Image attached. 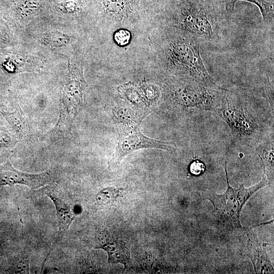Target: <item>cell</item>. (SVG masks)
Masks as SVG:
<instances>
[{
    "label": "cell",
    "instance_id": "1",
    "mask_svg": "<svg viewBox=\"0 0 274 274\" xmlns=\"http://www.w3.org/2000/svg\"><path fill=\"white\" fill-rule=\"evenodd\" d=\"M165 33L157 49L162 67L177 78H192L218 86L208 72L201 56L198 40L175 28Z\"/></svg>",
    "mask_w": 274,
    "mask_h": 274
},
{
    "label": "cell",
    "instance_id": "2",
    "mask_svg": "<svg viewBox=\"0 0 274 274\" xmlns=\"http://www.w3.org/2000/svg\"><path fill=\"white\" fill-rule=\"evenodd\" d=\"M216 0H168L163 13L171 27L197 39L211 41L219 29L220 8Z\"/></svg>",
    "mask_w": 274,
    "mask_h": 274
},
{
    "label": "cell",
    "instance_id": "3",
    "mask_svg": "<svg viewBox=\"0 0 274 274\" xmlns=\"http://www.w3.org/2000/svg\"><path fill=\"white\" fill-rule=\"evenodd\" d=\"M253 105L228 89L215 111L228 125L235 140L244 144L258 141L265 131V119Z\"/></svg>",
    "mask_w": 274,
    "mask_h": 274
},
{
    "label": "cell",
    "instance_id": "4",
    "mask_svg": "<svg viewBox=\"0 0 274 274\" xmlns=\"http://www.w3.org/2000/svg\"><path fill=\"white\" fill-rule=\"evenodd\" d=\"M226 90L219 86L206 84L189 78L173 79L165 93L176 107L189 113L215 112Z\"/></svg>",
    "mask_w": 274,
    "mask_h": 274
},
{
    "label": "cell",
    "instance_id": "5",
    "mask_svg": "<svg viewBox=\"0 0 274 274\" xmlns=\"http://www.w3.org/2000/svg\"><path fill=\"white\" fill-rule=\"evenodd\" d=\"M224 169L227 181V189L222 194L208 193L204 198L209 200L214 206V215L223 225L231 229L245 230L240 221L242 209L252 195L258 190L269 184V179L263 172L262 180L258 184L246 188L242 184L238 188H233L229 184L227 163Z\"/></svg>",
    "mask_w": 274,
    "mask_h": 274
},
{
    "label": "cell",
    "instance_id": "6",
    "mask_svg": "<svg viewBox=\"0 0 274 274\" xmlns=\"http://www.w3.org/2000/svg\"><path fill=\"white\" fill-rule=\"evenodd\" d=\"M87 86L83 69L77 66L70 67L63 90L59 118L55 127L56 130L63 132L69 129L83 104Z\"/></svg>",
    "mask_w": 274,
    "mask_h": 274
},
{
    "label": "cell",
    "instance_id": "7",
    "mask_svg": "<svg viewBox=\"0 0 274 274\" xmlns=\"http://www.w3.org/2000/svg\"><path fill=\"white\" fill-rule=\"evenodd\" d=\"M138 125L129 130L119 132V138L114 158L120 160L126 155L135 151L143 149H160L175 150L176 144L151 139L144 135L140 131Z\"/></svg>",
    "mask_w": 274,
    "mask_h": 274
},
{
    "label": "cell",
    "instance_id": "8",
    "mask_svg": "<svg viewBox=\"0 0 274 274\" xmlns=\"http://www.w3.org/2000/svg\"><path fill=\"white\" fill-rule=\"evenodd\" d=\"M151 0H98L100 12L109 21L122 23L139 17Z\"/></svg>",
    "mask_w": 274,
    "mask_h": 274
},
{
    "label": "cell",
    "instance_id": "9",
    "mask_svg": "<svg viewBox=\"0 0 274 274\" xmlns=\"http://www.w3.org/2000/svg\"><path fill=\"white\" fill-rule=\"evenodd\" d=\"M54 177V170L51 168L40 174H30L16 169L9 160L0 164V187L21 184L35 189L50 183Z\"/></svg>",
    "mask_w": 274,
    "mask_h": 274
},
{
    "label": "cell",
    "instance_id": "10",
    "mask_svg": "<svg viewBox=\"0 0 274 274\" xmlns=\"http://www.w3.org/2000/svg\"><path fill=\"white\" fill-rule=\"evenodd\" d=\"M48 196L54 204L60 232L67 230L75 219L73 207L61 190L54 186H47L40 190Z\"/></svg>",
    "mask_w": 274,
    "mask_h": 274
},
{
    "label": "cell",
    "instance_id": "11",
    "mask_svg": "<svg viewBox=\"0 0 274 274\" xmlns=\"http://www.w3.org/2000/svg\"><path fill=\"white\" fill-rule=\"evenodd\" d=\"M248 237V255L250 257L257 273L271 272L273 267L270 262L266 252L259 244L255 234L249 231L247 233Z\"/></svg>",
    "mask_w": 274,
    "mask_h": 274
},
{
    "label": "cell",
    "instance_id": "12",
    "mask_svg": "<svg viewBox=\"0 0 274 274\" xmlns=\"http://www.w3.org/2000/svg\"><path fill=\"white\" fill-rule=\"evenodd\" d=\"M108 112L115 122L118 131H125L140 125L142 119L138 117L136 113L128 108L108 107Z\"/></svg>",
    "mask_w": 274,
    "mask_h": 274
},
{
    "label": "cell",
    "instance_id": "13",
    "mask_svg": "<svg viewBox=\"0 0 274 274\" xmlns=\"http://www.w3.org/2000/svg\"><path fill=\"white\" fill-rule=\"evenodd\" d=\"M0 113L13 129L19 139L27 140L30 138L31 129L21 108L18 106L13 112L0 110Z\"/></svg>",
    "mask_w": 274,
    "mask_h": 274
},
{
    "label": "cell",
    "instance_id": "14",
    "mask_svg": "<svg viewBox=\"0 0 274 274\" xmlns=\"http://www.w3.org/2000/svg\"><path fill=\"white\" fill-rule=\"evenodd\" d=\"M97 248L102 249L108 253L109 262H120L124 264H127L129 262V252L121 241H107L106 244Z\"/></svg>",
    "mask_w": 274,
    "mask_h": 274
},
{
    "label": "cell",
    "instance_id": "15",
    "mask_svg": "<svg viewBox=\"0 0 274 274\" xmlns=\"http://www.w3.org/2000/svg\"><path fill=\"white\" fill-rule=\"evenodd\" d=\"M243 1L256 5L260 12L263 21L266 23L273 21V4L272 2L265 0H225V7L227 13H231L234 10L236 3Z\"/></svg>",
    "mask_w": 274,
    "mask_h": 274
},
{
    "label": "cell",
    "instance_id": "16",
    "mask_svg": "<svg viewBox=\"0 0 274 274\" xmlns=\"http://www.w3.org/2000/svg\"><path fill=\"white\" fill-rule=\"evenodd\" d=\"M119 195V191L113 187L101 190L96 196V200L99 204H107L115 201Z\"/></svg>",
    "mask_w": 274,
    "mask_h": 274
},
{
    "label": "cell",
    "instance_id": "17",
    "mask_svg": "<svg viewBox=\"0 0 274 274\" xmlns=\"http://www.w3.org/2000/svg\"><path fill=\"white\" fill-rule=\"evenodd\" d=\"M139 91L145 97L150 101L157 100L160 94V91L158 87L153 84L145 83L139 88Z\"/></svg>",
    "mask_w": 274,
    "mask_h": 274
},
{
    "label": "cell",
    "instance_id": "18",
    "mask_svg": "<svg viewBox=\"0 0 274 274\" xmlns=\"http://www.w3.org/2000/svg\"><path fill=\"white\" fill-rule=\"evenodd\" d=\"M113 40L118 46H125L128 45L131 41V33L127 29L120 28L114 32Z\"/></svg>",
    "mask_w": 274,
    "mask_h": 274
},
{
    "label": "cell",
    "instance_id": "19",
    "mask_svg": "<svg viewBox=\"0 0 274 274\" xmlns=\"http://www.w3.org/2000/svg\"><path fill=\"white\" fill-rule=\"evenodd\" d=\"M29 256L27 253L22 254L15 260L13 266L14 271L16 273H28L29 272Z\"/></svg>",
    "mask_w": 274,
    "mask_h": 274
},
{
    "label": "cell",
    "instance_id": "20",
    "mask_svg": "<svg viewBox=\"0 0 274 274\" xmlns=\"http://www.w3.org/2000/svg\"><path fill=\"white\" fill-rule=\"evenodd\" d=\"M189 170L191 175L198 176L204 173L205 165L201 161L195 160L190 164Z\"/></svg>",
    "mask_w": 274,
    "mask_h": 274
},
{
    "label": "cell",
    "instance_id": "21",
    "mask_svg": "<svg viewBox=\"0 0 274 274\" xmlns=\"http://www.w3.org/2000/svg\"><path fill=\"white\" fill-rule=\"evenodd\" d=\"M11 138L6 133L0 132V147H8L11 144Z\"/></svg>",
    "mask_w": 274,
    "mask_h": 274
},
{
    "label": "cell",
    "instance_id": "22",
    "mask_svg": "<svg viewBox=\"0 0 274 274\" xmlns=\"http://www.w3.org/2000/svg\"><path fill=\"white\" fill-rule=\"evenodd\" d=\"M266 1H268V2H272V0H265Z\"/></svg>",
    "mask_w": 274,
    "mask_h": 274
}]
</instances>
